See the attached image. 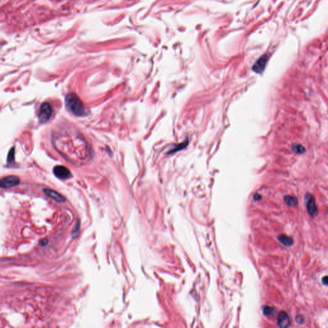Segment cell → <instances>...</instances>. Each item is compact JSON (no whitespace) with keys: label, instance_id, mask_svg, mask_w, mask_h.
Here are the masks:
<instances>
[{"label":"cell","instance_id":"cell-2","mask_svg":"<svg viewBox=\"0 0 328 328\" xmlns=\"http://www.w3.org/2000/svg\"><path fill=\"white\" fill-rule=\"evenodd\" d=\"M52 114L51 105L48 103H44L41 105L39 113H38V119L41 123H45L49 121Z\"/></svg>","mask_w":328,"mask_h":328},{"label":"cell","instance_id":"cell-16","mask_svg":"<svg viewBox=\"0 0 328 328\" xmlns=\"http://www.w3.org/2000/svg\"><path fill=\"white\" fill-rule=\"evenodd\" d=\"M40 244L42 246L46 245V244H48V239L47 238H44V239L41 240V242H40Z\"/></svg>","mask_w":328,"mask_h":328},{"label":"cell","instance_id":"cell-11","mask_svg":"<svg viewBox=\"0 0 328 328\" xmlns=\"http://www.w3.org/2000/svg\"><path fill=\"white\" fill-rule=\"evenodd\" d=\"M188 143H189V141H188V139H187V140H185L184 142H183L182 143H180V144H178V145H176L174 147L173 149L169 151L170 152H169V153H174L178 152V151H181V150L183 149L184 148H185L186 146H187Z\"/></svg>","mask_w":328,"mask_h":328},{"label":"cell","instance_id":"cell-7","mask_svg":"<svg viewBox=\"0 0 328 328\" xmlns=\"http://www.w3.org/2000/svg\"><path fill=\"white\" fill-rule=\"evenodd\" d=\"M277 322L280 327L287 328L290 326V320L288 313L285 311L280 312L277 315Z\"/></svg>","mask_w":328,"mask_h":328},{"label":"cell","instance_id":"cell-18","mask_svg":"<svg viewBox=\"0 0 328 328\" xmlns=\"http://www.w3.org/2000/svg\"><path fill=\"white\" fill-rule=\"evenodd\" d=\"M327 213H328V209H327Z\"/></svg>","mask_w":328,"mask_h":328},{"label":"cell","instance_id":"cell-13","mask_svg":"<svg viewBox=\"0 0 328 328\" xmlns=\"http://www.w3.org/2000/svg\"><path fill=\"white\" fill-rule=\"evenodd\" d=\"M275 312H276V310L275 309L271 308V307H269V306H266L263 308V313L266 315L268 316H270V315H274Z\"/></svg>","mask_w":328,"mask_h":328},{"label":"cell","instance_id":"cell-8","mask_svg":"<svg viewBox=\"0 0 328 328\" xmlns=\"http://www.w3.org/2000/svg\"><path fill=\"white\" fill-rule=\"evenodd\" d=\"M44 193L46 196H47L49 198L55 201L56 202L58 203H63L65 201V198L63 197L60 194L55 191L51 189H44L43 190Z\"/></svg>","mask_w":328,"mask_h":328},{"label":"cell","instance_id":"cell-15","mask_svg":"<svg viewBox=\"0 0 328 328\" xmlns=\"http://www.w3.org/2000/svg\"><path fill=\"white\" fill-rule=\"evenodd\" d=\"M295 321L299 324H302L305 322V318L304 317L301 315H299L295 317Z\"/></svg>","mask_w":328,"mask_h":328},{"label":"cell","instance_id":"cell-14","mask_svg":"<svg viewBox=\"0 0 328 328\" xmlns=\"http://www.w3.org/2000/svg\"><path fill=\"white\" fill-rule=\"evenodd\" d=\"M14 148H12L11 150H10V152L8 154V158H7V162H8V163H10V162H11L13 159H14Z\"/></svg>","mask_w":328,"mask_h":328},{"label":"cell","instance_id":"cell-17","mask_svg":"<svg viewBox=\"0 0 328 328\" xmlns=\"http://www.w3.org/2000/svg\"><path fill=\"white\" fill-rule=\"evenodd\" d=\"M322 283L328 286V276H325L322 278Z\"/></svg>","mask_w":328,"mask_h":328},{"label":"cell","instance_id":"cell-12","mask_svg":"<svg viewBox=\"0 0 328 328\" xmlns=\"http://www.w3.org/2000/svg\"><path fill=\"white\" fill-rule=\"evenodd\" d=\"M292 151L297 154H302L305 152V148L301 144H294L292 146Z\"/></svg>","mask_w":328,"mask_h":328},{"label":"cell","instance_id":"cell-4","mask_svg":"<svg viewBox=\"0 0 328 328\" xmlns=\"http://www.w3.org/2000/svg\"><path fill=\"white\" fill-rule=\"evenodd\" d=\"M20 183L19 178L16 176H9L3 178L0 182L1 189H8L18 185Z\"/></svg>","mask_w":328,"mask_h":328},{"label":"cell","instance_id":"cell-6","mask_svg":"<svg viewBox=\"0 0 328 328\" xmlns=\"http://www.w3.org/2000/svg\"><path fill=\"white\" fill-rule=\"evenodd\" d=\"M53 173L56 177L61 179H69L72 176L69 169L62 165L55 166L53 169Z\"/></svg>","mask_w":328,"mask_h":328},{"label":"cell","instance_id":"cell-3","mask_svg":"<svg viewBox=\"0 0 328 328\" xmlns=\"http://www.w3.org/2000/svg\"><path fill=\"white\" fill-rule=\"evenodd\" d=\"M305 203L310 216L313 217H316L318 214V210H317V207L313 196L310 194H307L305 196Z\"/></svg>","mask_w":328,"mask_h":328},{"label":"cell","instance_id":"cell-9","mask_svg":"<svg viewBox=\"0 0 328 328\" xmlns=\"http://www.w3.org/2000/svg\"><path fill=\"white\" fill-rule=\"evenodd\" d=\"M277 238L280 243L287 247H290L294 244L293 239L290 237H288V236L285 235H281L278 237Z\"/></svg>","mask_w":328,"mask_h":328},{"label":"cell","instance_id":"cell-1","mask_svg":"<svg viewBox=\"0 0 328 328\" xmlns=\"http://www.w3.org/2000/svg\"><path fill=\"white\" fill-rule=\"evenodd\" d=\"M66 108L76 116H82L85 114V107L82 100L76 94L70 93L65 97Z\"/></svg>","mask_w":328,"mask_h":328},{"label":"cell","instance_id":"cell-5","mask_svg":"<svg viewBox=\"0 0 328 328\" xmlns=\"http://www.w3.org/2000/svg\"><path fill=\"white\" fill-rule=\"evenodd\" d=\"M269 60V56L267 55H263L257 60L255 64L253 66V70L256 73L261 74L265 69L267 63Z\"/></svg>","mask_w":328,"mask_h":328},{"label":"cell","instance_id":"cell-10","mask_svg":"<svg viewBox=\"0 0 328 328\" xmlns=\"http://www.w3.org/2000/svg\"><path fill=\"white\" fill-rule=\"evenodd\" d=\"M285 201L289 206H295L297 204L298 200L297 197L291 196H286L285 197Z\"/></svg>","mask_w":328,"mask_h":328}]
</instances>
